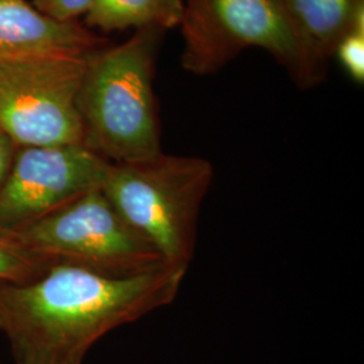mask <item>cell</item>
Here are the masks:
<instances>
[{
  "mask_svg": "<svg viewBox=\"0 0 364 364\" xmlns=\"http://www.w3.org/2000/svg\"><path fill=\"white\" fill-rule=\"evenodd\" d=\"M186 269L111 277L53 266L25 282H0V332L15 364H84L93 346L177 299Z\"/></svg>",
  "mask_w": 364,
  "mask_h": 364,
  "instance_id": "6da1fadb",
  "label": "cell"
},
{
  "mask_svg": "<svg viewBox=\"0 0 364 364\" xmlns=\"http://www.w3.org/2000/svg\"><path fill=\"white\" fill-rule=\"evenodd\" d=\"M164 33L139 28L124 43L100 49L88 60L77 93L84 144L111 164L162 153L153 80Z\"/></svg>",
  "mask_w": 364,
  "mask_h": 364,
  "instance_id": "7a4b0ae2",
  "label": "cell"
},
{
  "mask_svg": "<svg viewBox=\"0 0 364 364\" xmlns=\"http://www.w3.org/2000/svg\"><path fill=\"white\" fill-rule=\"evenodd\" d=\"M212 181L208 159L162 151L144 161L111 164L102 192L168 266L188 270Z\"/></svg>",
  "mask_w": 364,
  "mask_h": 364,
  "instance_id": "3957f363",
  "label": "cell"
},
{
  "mask_svg": "<svg viewBox=\"0 0 364 364\" xmlns=\"http://www.w3.org/2000/svg\"><path fill=\"white\" fill-rule=\"evenodd\" d=\"M180 26L182 68L197 76L213 75L243 50L259 48L299 88L326 78V68L305 49L279 0H185Z\"/></svg>",
  "mask_w": 364,
  "mask_h": 364,
  "instance_id": "277c9868",
  "label": "cell"
},
{
  "mask_svg": "<svg viewBox=\"0 0 364 364\" xmlns=\"http://www.w3.org/2000/svg\"><path fill=\"white\" fill-rule=\"evenodd\" d=\"M46 270L73 266L111 277H132L168 266L123 220L102 189L13 231L0 232Z\"/></svg>",
  "mask_w": 364,
  "mask_h": 364,
  "instance_id": "5b68a950",
  "label": "cell"
},
{
  "mask_svg": "<svg viewBox=\"0 0 364 364\" xmlns=\"http://www.w3.org/2000/svg\"><path fill=\"white\" fill-rule=\"evenodd\" d=\"M91 55L0 54V131L18 147L84 144L77 93Z\"/></svg>",
  "mask_w": 364,
  "mask_h": 364,
  "instance_id": "8992f818",
  "label": "cell"
},
{
  "mask_svg": "<svg viewBox=\"0 0 364 364\" xmlns=\"http://www.w3.org/2000/svg\"><path fill=\"white\" fill-rule=\"evenodd\" d=\"M109 165L85 144L18 147L0 189V232L23 227L102 189Z\"/></svg>",
  "mask_w": 364,
  "mask_h": 364,
  "instance_id": "52a82bcc",
  "label": "cell"
},
{
  "mask_svg": "<svg viewBox=\"0 0 364 364\" xmlns=\"http://www.w3.org/2000/svg\"><path fill=\"white\" fill-rule=\"evenodd\" d=\"M105 42L77 21L53 19L23 0L0 1V54L90 55Z\"/></svg>",
  "mask_w": 364,
  "mask_h": 364,
  "instance_id": "ba28073f",
  "label": "cell"
},
{
  "mask_svg": "<svg viewBox=\"0 0 364 364\" xmlns=\"http://www.w3.org/2000/svg\"><path fill=\"white\" fill-rule=\"evenodd\" d=\"M299 41L326 69L340 39L364 16V0H279Z\"/></svg>",
  "mask_w": 364,
  "mask_h": 364,
  "instance_id": "9c48e42d",
  "label": "cell"
},
{
  "mask_svg": "<svg viewBox=\"0 0 364 364\" xmlns=\"http://www.w3.org/2000/svg\"><path fill=\"white\" fill-rule=\"evenodd\" d=\"M182 0H93L85 14V25L103 31L180 26Z\"/></svg>",
  "mask_w": 364,
  "mask_h": 364,
  "instance_id": "30bf717a",
  "label": "cell"
},
{
  "mask_svg": "<svg viewBox=\"0 0 364 364\" xmlns=\"http://www.w3.org/2000/svg\"><path fill=\"white\" fill-rule=\"evenodd\" d=\"M43 272L36 260L0 237V282H25Z\"/></svg>",
  "mask_w": 364,
  "mask_h": 364,
  "instance_id": "8fae6325",
  "label": "cell"
},
{
  "mask_svg": "<svg viewBox=\"0 0 364 364\" xmlns=\"http://www.w3.org/2000/svg\"><path fill=\"white\" fill-rule=\"evenodd\" d=\"M333 55L350 77L363 85L364 82V28L353 27L336 46Z\"/></svg>",
  "mask_w": 364,
  "mask_h": 364,
  "instance_id": "7c38bea8",
  "label": "cell"
},
{
  "mask_svg": "<svg viewBox=\"0 0 364 364\" xmlns=\"http://www.w3.org/2000/svg\"><path fill=\"white\" fill-rule=\"evenodd\" d=\"M92 4L93 0H34L31 6L53 19L70 22L88 13Z\"/></svg>",
  "mask_w": 364,
  "mask_h": 364,
  "instance_id": "4fadbf2b",
  "label": "cell"
},
{
  "mask_svg": "<svg viewBox=\"0 0 364 364\" xmlns=\"http://www.w3.org/2000/svg\"><path fill=\"white\" fill-rule=\"evenodd\" d=\"M16 149L18 146L3 131H0V189L9 177Z\"/></svg>",
  "mask_w": 364,
  "mask_h": 364,
  "instance_id": "5bb4252c",
  "label": "cell"
},
{
  "mask_svg": "<svg viewBox=\"0 0 364 364\" xmlns=\"http://www.w3.org/2000/svg\"><path fill=\"white\" fill-rule=\"evenodd\" d=\"M0 1H16V0H0Z\"/></svg>",
  "mask_w": 364,
  "mask_h": 364,
  "instance_id": "9a60e30c",
  "label": "cell"
}]
</instances>
